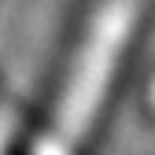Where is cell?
I'll use <instances>...</instances> for the list:
<instances>
[{
  "label": "cell",
  "mask_w": 155,
  "mask_h": 155,
  "mask_svg": "<svg viewBox=\"0 0 155 155\" xmlns=\"http://www.w3.org/2000/svg\"><path fill=\"white\" fill-rule=\"evenodd\" d=\"M148 18L151 15L144 0H114L100 15L89 52L67 96V137L78 144V151H89L104 137L107 114L114 107V92L126 81L129 59L148 30Z\"/></svg>",
  "instance_id": "6da1fadb"
}]
</instances>
